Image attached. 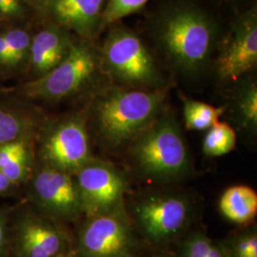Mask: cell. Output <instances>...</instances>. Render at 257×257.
I'll return each mask as SVG.
<instances>
[{
	"instance_id": "cell-14",
	"label": "cell",
	"mask_w": 257,
	"mask_h": 257,
	"mask_svg": "<svg viewBox=\"0 0 257 257\" xmlns=\"http://www.w3.org/2000/svg\"><path fill=\"white\" fill-rule=\"evenodd\" d=\"M225 111L229 112L230 119L239 130L256 134L257 81L252 74L233 84Z\"/></svg>"
},
{
	"instance_id": "cell-28",
	"label": "cell",
	"mask_w": 257,
	"mask_h": 257,
	"mask_svg": "<svg viewBox=\"0 0 257 257\" xmlns=\"http://www.w3.org/2000/svg\"><path fill=\"white\" fill-rule=\"evenodd\" d=\"M5 243V224L3 218L0 216V250L3 248Z\"/></svg>"
},
{
	"instance_id": "cell-13",
	"label": "cell",
	"mask_w": 257,
	"mask_h": 257,
	"mask_svg": "<svg viewBox=\"0 0 257 257\" xmlns=\"http://www.w3.org/2000/svg\"><path fill=\"white\" fill-rule=\"evenodd\" d=\"M73 40L69 31L56 24L50 25L32 38L30 61L37 77L49 73L68 55Z\"/></svg>"
},
{
	"instance_id": "cell-27",
	"label": "cell",
	"mask_w": 257,
	"mask_h": 257,
	"mask_svg": "<svg viewBox=\"0 0 257 257\" xmlns=\"http://www.w3.org/2000/svg\"><path fill=\"white\" fill-rule=\"evenodd\" d=\"M11 184L12 182L8 179V177L0 171V193L7 191L9 189Z\"/></svg>"
},
{
	"instance_id": "cell-15",
	"label": "cell",
	"mask_w": 257,
	"mask_h": 257,
	"mask_svg": "<svg viewBox=\"0 0 257 257\" xmlns=\"http://www.w3.org/2000/svg\"><path fill=\"white\" fill-rule=\"evenodd\" d=\"M19 244L24 257H55L62 250L63 240L55 228L32 220L22 226Z\"/></svg>"
},
{
	"instance_id": "cell-8",
	"label": "cell",
	"mask_w": 257,
	"mask_h": 257,
	"mask_svg": "<svg viewBox=\"0 0 257 257\" xmlns=\"http://www.w3.org/2000/svg\"><path fill=\"white\" fill-rule=\"evenodd\" d=\"M43 155L48 166L69 174L87 163L90 146L84 117L76 115L58 123L44 141Z\"/></svg>"
},
{
	"instance_id": "cell-19",
	"label": "cell",
	"mask_w": 257,
	"mask_h": 257,
	"mask_svg": "<svg viewBox=\"0 0 257 257\" xmlns=\"http://www.w3.org/2000/svg\"><path fill=\"white\" fill-rule=\"evenodd\" d=\"M8 48V57L6 66L19 64L26 58L32 43V38L29 33L24 30L14 29L3 34Z\"/></svg>"
},
{
	"instance_id": "cell-26",
	"label": "cell",
	"mask_w": 257,
	"mask_h": 257,
	"mask_svg": "<svg viewBox=\"0 0 257 257\" xmlns=\"http://www.w3.org/2000/svg\"><path fill=\"white\" fill-rule=\"evenodd\" d=\"M8 57V48L3 34L0 35V64L6 65Z\"/></svg>"
},
{
	"instance_id": "cell-18",
	"label": "cell",
	"mask_w": 257,
	"mask_h": 257,
	"mask_svg": "<svg viewBox=\"0 0 257 257\" xmlns=\"http://www.w3.org/2000/svg\"><path fill=\"white\" fill-rule=\"evenodd\" d=\"M236 145V133L227 122L217 121L203 140V153L206 156H221L230 153Z\"/></svg>"
},
{
	"instance_id": "cell-16",
	"label": "cell",
	"mask_w": 257,
	"mask_h": 257,
	"mask_svg": "<svg viewBox=\"0 0 257 257\" xmlns=\"http://www.w3.org/2000/svg\"><path fill=\"white\" fill-rule=\"evenodd\" d=\"M219 208L229 220L235 223L248 222L256 215V192L245 185L230 187L222 194Z\"/></svg>"
},
{
	"instance_id": "cell-7",
	"label": "cell",
	"mask_w": 257,
	"mask_h": 257,
	"mask_svg": "<svg viewBox=\"0 0 257 257\" xmlns=\"http://www.w3.org/2000/svg\"><path fill=\"white\" fill-rule=\"evenodd\" d=\"M76 173L82 210L95 216L108 213L120 202L125 180L113 166L89 160Z\"/></svg>"
},
{
	"instance_id": "cell-12",
	"label": "cell",
	"mask_w": 257,
	"mask_h": 257,
	"mask_svg": "<svg viewBox=\"0 0 257 257\" xmlns=\"http://www.w3.org/2000/svg\"><path fill=\"white\" fill-rule=\"evenodd\" d=\"M106 1L47 0V6L56 25L90 40L101 31Z\"/></svg>"
},
{
	"instance_id": "cell-25",
	"label": "cell",
	"mask_w": 257,
	"mask_h": 257,
	"mask_svg": "<svg viewBox=\"0 0 257 257\" xmlns=\"http://www.w3.org/2000/svg\"><path fill=\"white\" fill-rule=\"evenodd\" d=\"M23 13L21 0H0V15L8 18H17Z\"/></svg>"
},
{
	"instance_id": "cell-1",
	"label": "cell",
	"mask_w": 257,
	"mask_h": 257,
	"mask_svg": "<svg viewBox=\"0 0 257 257\" xmlns=\"http://www.w3.org/2000/svg\"><path fill=\"white\" fill-rule=\"evenodd\" d=\"M152 37L166 63L186 78H195L211 67L219 40L211 17L193 3L163 10L152 27Z\"/></svg>"
},
{
	"instance_id": "cell-20",
	"label": "cell",
	"mask_w": 257,
	"mask_h": 257,
	"mask_svg": "<svg viewBox=\"0 0 257 257\" xmlns=\"http://www.w3.org/2000/svg\"><path fill=\"white\" fill-rule=\"evenodd\" d=\"M149 0H107L102 17V29L143 8Z\"/></svg>"
},
{
	"instance_id": "cell-4",
	"label": "cell",
	"mask_w": 257,
	"mask_h": 257,
	"mask_svg": "<svg viewBox=\"0 0 257 257\" xmlns=\"http://www.w3.org/2000/svg\"><path fill=\"white\" fill-rule=\"evenodd\" d=\"M133 141L132 156L148 176L171 179L183 175L189 168L181 128L175 115L165 109Z\"/></svg>"
},
{
	"instance_id": "cell-6",
	"label": "cell",
	"mask_w": 257,
	"mask_h": 257,
	"mask_svg": "<svg viewBox=\"0 0 257 257\" xmlns=\"http://www.w3.org/2000/svg\"><path fill=\"white\" fill-rule=\"evenodd\" d=\"M211 66L216 80L233 85L248 76L257 67V11L247 10L219 38Z\"/></svg>"
},
{
	"instance_id": "cell-9",
	"label": "cell",
	"mask_w": 257,
	"mask_h": 257,
	"mask_svg": "<svg viewBox=\"0 0 257 257\" xmlns=\"http://www.w3.org/2000/svg\"><path fill=\"white\" fill-rule=\"evenodd\" d=\"M34 191L42 207L56 215L71 217L82 210L75 181L59 169H42L34 179Z\"/></svg>"
},
{
	"instance_id": "cell-2",
	"label": "cell",
	"mask_w": 257,
	"mask_h": 257,
	"mask_svg": "<svg viewBox=\"0 0 257 257\" xmlns=\"http://www.w3.org/2000/svg\"><path fill=\"white\" fill-rule=\"evenodd\" d=\"M171 85L138 90L110 85L97 94L92 118L98 136L110 147L133 140L165 109Z\"/></svg>"
},
{
	"instance_id": "cell-5",
	"label": "cell",
	"mask_w": 257,
	"mask_h": 257,
	"mask_svg": "<svg viewBox=\"0 0 257 257\" xmlns=\"http://www.w3.org/2000/svg\"><path fill=\"white\" fill-rule=\"evenodd\" d=\"M102 70L99 48L88 39L74 42L62 62L23 87L24 93L34 98L60 100L72 96L92 83Z\"/></svg>"
},
{
	"instance_id": "cell-3",
	"label": "cell",
	"mask_w": 257,
	"mask_h": 257,
	"mask_svg": "<svg viewBox=\"0 0 257 257\" xmlns=\"http://www.w3.org/2000/svg\"><path fill=\"white\" fill-rule=\"evenodd\" d=\"M99 52L103 73L114 85L138 90H158L170 85L154 52L132 29L110 28Z\"/></svg>"
},
{
	"instance_id": "cell-21",
	"label": "cell",
	"mask_w": 257,
	"mask_h": 257,
	"mask_svg": "<svg viewBox=\"0 0 257 257\" xmlns=\"http://www.w3.org/2000/svg\"><path fill=\"white\" fill-rule=\"evenodd\" d=\"M23 127L22 120L16 113L0 109V146L17 140Z\"/></svg>"
},
{
	"instance_id": "cell-10",
	"label": "cell",
	"mask_w": 257,
	"mask_h": 257,
	"mask_svg": "<svg viewBox=\"0 0 257 257\" xmlns=\"http://www.w3.org/2000/svg\"><path fill=\"white\" fill-rule=\"evenodd\" d=\"M138 220L151 238H171L183 228L188 218V205L174 196L150 197L138 205Z\"/></svg>"
},
{
	"instance_id": "cell-11",
	"label": "cell",
	"mask_w": 257,
	"mask_h": 257,
	"mask_svg": "<svg viewBox=\"0 0 257 257\" xmlns=\"http://www.w3.org/2000/svg\"><path fill=\"white\" fill-rule=\"evenodd\" d=\"M130 234L125 223L116 215H95L84 228L80 249L85 257H117L128 247Z\"/></svg>"
},
{
	"instance_id": "cell-24",
	"label": "cell",
	"mask_w": 257,
	"mask_h": 257,
	"mask_svg": "<svg viewBox=\"0 0 257 257\" xmlns=\"http://www.w3.org/2000/svg\"><path fill=\"white\" fill-rule=\"evenodd\" d=\"M235 257H257V237L251 234L241 239L235 248Z\"/></svg>"
},
{
	"instance_id": "cell-17",
	"label": "cell",
	"mask_w": 257,
	"mask_h": 257,
	"mask_svg": "<svg viewBox=\"0 0 257 257\" xmlns=\"http://www.w3.org/2000/svg\"><path fill=\"white\" fill-rule=\"evenodd\" d=\"M183 115L186 128L191 131H204L219 121L224 107L216 108L208 103L182 96Z\"/></svg>"
},
{
	"instance_id": "cell-22",
	"label": "cell",
	"mask_w": 257,
	"mask_h": 257,
	"mask_svg": "<svg viewBox=\"0 0 257 257\" xmlns=\"http://www.w3.org/2000/svg\"><path fill=\"white\" fill-rule=\"evenodd\" d=\"M186 257H224L220 249L210 239L196 236L191 239L186 247Z\"/></svg>"
},
{
	"instance_id": "cell-23",
	"label": "cell",
	"mask_w": 257,
	"mask_h": 257,
	"mask_svg": "<svg viewBox=\"0 0 257 257\" xmlns=\"http://www.w3.org/2000/svg\"><path fill=\"white\" fill-rule=\"evenodd\" d=\"M12 183L21 181L28 172V152L17 156L8 165L0 170Z\"/></svg>"
}]
</instances>
